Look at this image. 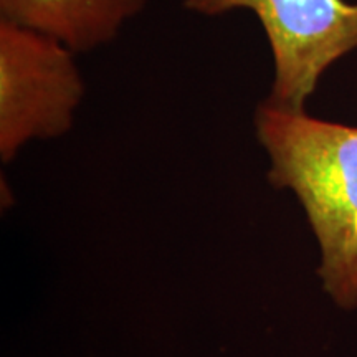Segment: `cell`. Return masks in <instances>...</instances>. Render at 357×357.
<instances>
[{"mask_svg":"<svg viewBox=\"0 0 357 357\" xmlns=\"http://www.w3.org/2000/svg\"><path fill=\"white\" fill-rule=\"evenodd\" d=\"M270 159L268 181L294 192L318 238V275L337 306H357V128L266 100L253 114Z\"/></svg>","mask_w":357,"mask_h":357,"instance_id":"6da1fadb","label":"cell"},{"mask_svg":"<svg viewBox=\"0 0 357 357\" xmlns=\"http://www.w3.org/2000/svg\"><path fill=\"white\" fill-rule=\"evenodd\" d=\"M192 13L218 17L250 10L265 30L273 58L266 101L305 109L324 71L357 48V2L347 0H182Z\"/></svg>","mask_w":357,"mask_h":357,"instance_id":"7a4b0ae2","label":"cell"},{"mask_svg":"<svg viewBox=\"0 0 357 357\" xmlns=\"http://www.w3.org/2000/svg\"><path fill=\"white\" fill-rule=\"evenodd\" d=\"M75 55L56 40L0 19V155L73 128L86 93Z\"/></svg>","mask_w":357,"mask_h":357,"instance_id":"3957f363","label":"cell"},{"mask_svg":"<svg viewBox=\"0 0 357 357\" xmlns=\"http://www.w3.org/2000/svg\"><path fill=\"white\" fill-rule=\"evenodd\" d=\"M151 0H0V19L47 35L73 53L118 38Z\"/></svg>","mask_w":357,"mask_h":357,"instance_id":"277c9868","label":"cell"}]
</instances>
